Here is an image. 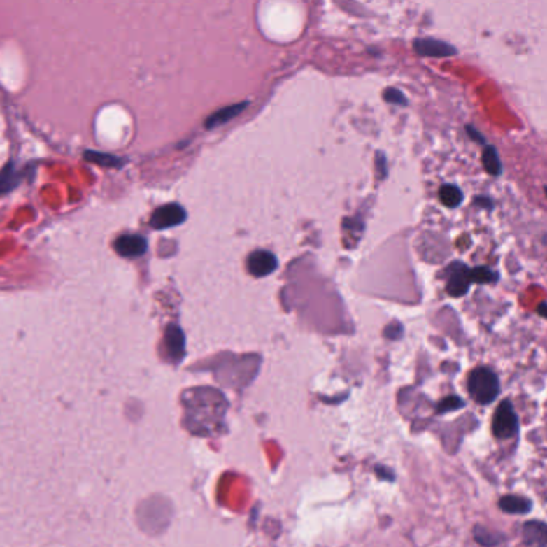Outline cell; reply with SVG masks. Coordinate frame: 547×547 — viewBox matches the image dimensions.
Returning <instances> with one entry per match:
<instances>
[{"label": "cell", "instance_id": "cell-14", "mask_svg": "<svg viewBox=\"0 0 547 547\" xmlns=\"http://www.w3.org/2000/svg\"><path fill=\"white\" fill-rule=\"evenodd\" d=\"M497 280V275L486 267H475L470 270V281L477 284H491Z\"/></svg>", "mask_w": 547, "mask_h": 547}, {"label": "cell", "instance_id": "cell-18", "mask_svg": "<svg viewBox=\"0 0 547 547\" xmlns=\"http://www.w3.org/2000/svg\"><path fill=\"white\" fill-rule=\"evenodd\" d=\"M384 98H385V101L392 103V105H398V106L408 105L406 97H404L398 89H387L385 94H384Z\"/></svg>", "mask_w": 547, "mask_h": 547}, {"label": "cell", "instance_id": "cell-10", "mask_svg": "<svg viewBox=\"0 0 547 547\" xmlns=\"http://www.w3.org/2000/svg\"><path fill=\"white\" fill-rule=\"evenodd\" d=\"M248 105H249L248 101H243V103H238V105L227 106V108L220 109V111L211 114L209 119L206 120V129H215V127H218V125H222V124L228 122V120L234 119L236 116H239V114L243 113L246 108H248Z\"/></svg>", "mask_w": 547, "mask_h": 547}, {"label": "cell", "instance_id": "cell-17", "mask_svg": "<svg viewBox=\"0 0 547 547\" xmlns=\"http://www.w3.org/2000/svg\"><path fill=\"white\" fill-rule=\"evenodd\" d=\"M475 539L478 541L480 544H483L486 547H491V546H496L499 541H502V538H497V536H495L493 533H490L488 530H481V528H475Z\"/></svg>", "mask_w": 547, "mask_h": 547}, {"label": "cell", "instance_id": "cell-1", "mask_svg": "<svg viewBox=\"0 0 547 547\" xmlns=\"http://www.w3.org/2000/svg\"><path fill=\"white\" fill-rule=\"evenodd\" d=\"M467 390L477 403L490 404L499 395V379L491 369L477 368L469 374Z\"/></svg>", "mask_w": 547, "mask_h": 547}, {"label": "cell", "instance_id": "cell-13", "mask_svg": "<svg viewBox=\"0 0 547 547\" xmlns=\"http://www.w3.org/2000/svg\"><path fill=\"white\" fill-rule=\"evenodd\" d=\"M483 166L485 171L490 175H499L502 172V166L499 161V156H497L496 148L493 146H486L483 151Z\"/></svg>", "mask_w": 547, "mask_h": 547}, {"label": "cell", "instance_id": "cell-11", "mask_svg": "<svg viewBox=\"0 0 547 547\" xmlns=\"http://www.w3.org/2000/svg\"><path fill=\"white\" fill-rule=\"evenodd\" d=\"M499 507L507 513H528L532 511V502L527 497L509 495L499 501Z\"/></svg>", "mask_w": 547, "mask_h": 547}, {"label": "cell", "instance_id": "cell-15", "mask_svg": "<svg viewBox=\"0 0 547 547\" xmlns=\"http://www.w3.org/2000/svg\"><path fill=\"white\" fill-rule=\"evenodd\" d=\"M18 173H16L15 167L12 166H7L3 169L2 172H0V194L7 193V191L12 190L16 183L20 182L18 180Z\"/></svg>", "mask_w": 547, "mask_h": 547}, {"label": "cell", "instance_id": "cell-7", "mask_svg": "<svg viewBox=\"0 0 547 547\" xmlns=\"http://www.w3.org/2000/svg\"><path fill=\"white\" fill-rule=\"evenodd\" d=\"M114 249L122 257H138L146 253V239L136 234H124L116 239Z\"/></svg>", "mask_w": 547, "mask_h": 547}, {"label": "cell", "instance_id": "cell-8", "mask_svg": "<svg viewBox=\"0 0 547 547\" xmlns=\"http://www.w3.org/2000/svg\"><path fill=\"white\" fill-rule=\"evenodd\" d=\"M166 346L169 357L172 361L178 363L185 357V336L183 331L177 325H171L166 332Z\"/></svg>", "mask_w": 547, "mask_h": 547}, {"label": "cell", "instance_id": "cell-21", "mask_svg": "<svg viewBox=\"0 0 547 547\" xmlns=\"http://www.w3.org/2000/svg\"><path fill=\"white\" fill-rule=\"evenodd\" d=\"M467 134H469L470 136H474V138L477 140L478 143H483V145H485V136H481V135L477 132V130H475L474 127H470V125H467Z\"/></svg>", "mask_w": 547, "mask_h": 547}, {"label": "cell", "instance_id": "cell-5", "mask_svg": "<svg viewBox=\"0 0 547 547\" xmlns=\"http://www.w3.org/2000/svg\"><path fill=\"white\" fill-rule=\"evenodd\" d=\"M278 268V259L268 250H255L248 259V270L253 276L262 278L271 275Z\"/></svg>", "mask_w": 547, "mask_h": 547}, {"label": "cell", "instance_id": "cell-3", "mask_svg": "<svg viewBox=\"0 0 547 547\" xmlns=\"http://www.w3.org/2000/svg\"><path fill=\"white\" fill-rule=\"evenodd\" d=\"M470 268H467L461 262H454L448 267V284L446 291L451 297H462L466 295L470 287Z\"/></svg>", "mask_w": 547, "mask_h": 547}, {"label": "cell", "instance_id": "cell-9", "mask_svg": "<svg viewBox=\"0 0 547 547\" xmlns=\"http://www.w3.org/2000/svg\"><path fill=\"white\" fill-rule=\"evenodd\" d=\"M523 543L528 547H546L547 544V530L543 522H528L522 528Z\"/></svg>", "mask_w": 547, "mask_h": 547}, {"label": "cell", "instance_id": "cell-4", "mask_svg": "<svg viewBox=\"0 0 547 547\" xmlns=\"http://www.w3.org/2000/svg\"><path fill=\"white\" fill-rule=\"evenodd\" d=\"M185 218H187V212L182 206L166 204L152 212L150 225L156 229H164L180 225L185 222Z\"/></svg>", "mask_w": 547, "mask_h": 547}, {"label": "cell", "instance_id": "cell-16", "mask_svg": "<svg viewBox=\"0 0 547 547\" xmlns=\"http://www.w3.org/2000/svg\"><path fill=\"white\" fill-rule=\"evenodd\" d=\"M85 157L89 161H94L97 164H100V166H105V167H114V166H119V159L118 157H114L111 155H103V152H90L87 151L85 152Z\"/></svg>", "mask_w": 547, "mask_h": 547}, {"label": "cell", "instance_id": "cell-6", "mask_svg": "<svg viewBox=\"0 0 547 547\" xmlns=\"http://www.w3.org/2000/svg\"><path fill=\"white\" fill-rule=\"evenodd\" d=\"M414 50L418 52L420 57H434V58H443V57H453L456 55L457 50L453 45L446 42H441L439 39H415L414 41Z\"/></svg>", "mask_w": 547, "mask_h": 547}, {"label": "cell", "instance_id": "cell-2", "mask_svg": "<svg viewBox=\"0 0 547 547\" xmlns=\"http://www.w3.org/2000/svg\"><path fill=\"white\" fill-rule=\"evenodd\" d=\"M491 429H493L496 439L499 440L511 439L518 432L517 413L509 400H504L497 406L493 415V422H491Z\"/></svg>", "mask_w": 547, "mask_h": 547}, {"label": "cell", "instance_id": "cell-20", "mask_svg": "<svg viewBox=\"0 0 547 547\" xmlns=\"http://www.w3.org/2000/svg\"><path fill=\"white\" fill-rule=\"evenodd\" d=\"M402 334H403V327L402 325H398V322H393V325H390L385 329V336L388 339H398L402 337Z\"/></svg>", "mask_w": 547, "mask_h": 547}, {"label": "cell", "instance_id": "cell-12", "mask_svg": "<svg viewBox=\"0 0 547 547\" xmlns=\"http://www.w3.org/2000/svg\"><path fill=\"white\" fill-rule=\"evenodd\" d=\"M439 198L446 207L454 209V207L462 204L464 194H462V191L459 190L457 187H454V185H443V187L440 188Z\"/></svg>", "mask_w": 547, "mask_h": 547}, {"label": "cell", "instance_id": "cell-19", "mask_svg": "<svg viewBox=\"0 0 547 547\" xmlns=\"http://www.w3.org/2000/svg\"><path fill=\"white\" fill-rule=\"evenodd\" d=\"M462 406H464V403H462L461 398L450 397L448 400L440 403L439 413H448V411H453V409H457V408H462Z\"/></svg>", "mask_w": 547, "mask_h": 547}]
</instances>
